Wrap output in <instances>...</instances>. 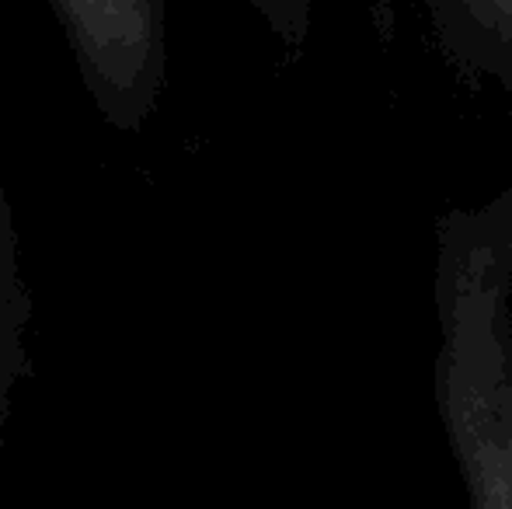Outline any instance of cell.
Wrapping results in <instances>:
<instances>
[{"label":"cell","instance_id":"1","mask_svg":"<svg viewBox=\"0 0 512 509\" xmlns=\"http://www.w3.org/2000/svg\"><path fill=\"white\" fill-rule=\"evenodd\" d=\"M436 405L474 509H512V185L436 231Z\"/></svg>","mask_w":512,"mask_h":509},{"label":"cell","instance_id":"2","mask_svg":"<svg viewBox=\"0 0 512 509\" xmlns=\"http://www.w3.org/2000/svg\"><path fill=\"white\" fill-rule=\"evenodd\" d=\"M164 4L53 0L98 105L119 126H140L164 84Z\"/></svg>","mask_w":512,"mask_h":509},{"label":"cell","instance_id":"3","mask_svg":"<svg viewBox=\"0 0 512 509\" xmlns=\"http://www.w3.org/2000/svg\"><path fill=\"white\" fill-rule=\"evenodd\" d=\"M28 318H32V304H28L25 276L18 265V234H14L4 178H0V426L11 408L14 387L28 374Z\"/></svg>","mask_w":512,"mask_h":509},{"label":"cell","instance_id":"4","mask_svg":"<svg viewBox=\"0 0 512 509\" xmlns=\"http://www.w3.org/2000/svg\"><path fill=\"white\" fill-rule=\"evenodd\" d=\"M457 35L485 42L481 63H512V0H432Z\"/></svg>","mask_w":512,"mask_h":509},{"label":"cell","instance_id":"5","mask_svg":"<svg viewBox=\"0 0 512 509\" xmlns=\"http://www.w3.org/2000/svg\"><path fill=\"white\" fill-rule=\"evenodd\" d=\"M265 25L290 46H300L310 32V14H314V0H248ZM373 18H377L380 32L391 35V0H373Z\"/></svg>","mask_w":512,"mask_h":509}]
</instances>
